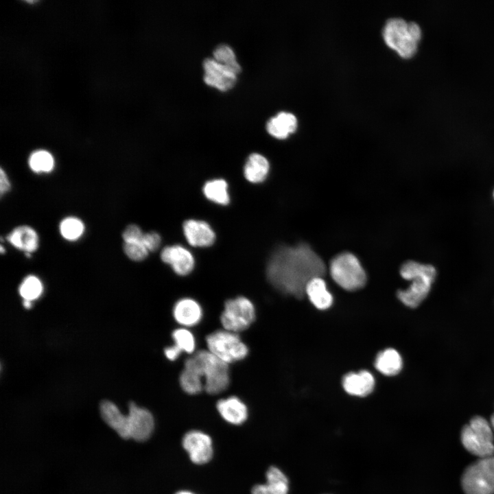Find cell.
Instances as JSON below:
<instances>
[{
  "mask_svg": "<svg viewBox=\"0 0 494 494\" xmlns=\"http://www.w3.org/2000/svg\"><path fill=\"white\" fill-rule=\"evenodd\" d=\"M325 273L322 259L305 244L279 248L266 268L268 279L277 290L299 299L305 296L308 283Z\"/></svg>",
  "mask_w": 494,
  "mask_h": 494,
  "instance_id": "6da1fadb",
  "label": "cell"
},
{
  "mask_svg": "<svg viewBox=\"0 0 494 494\" xmlns=\"http://www.w3.org/2000/svg\"><path fill=\"white\" fill-rule=\"evenodd\" d=\"M401 277L412 281L406 290H399L398 298L411 308L417 307L428 295L436 277L435 267L413 260L405 261L401 267Z\"/></svg>",
  "mask_w": 494,
  "mask_h": 494,
  "instance_id": "7a4b0ae2",
  "label": "cell"
},
{
  "mask_svg": "<svg viewBox=\"0 0 494 494\" xmlns=\"http://www.w3.org/2000/svg\"><path fill=\"white\" fill-rule=\"evenodd\" d=\"M421 36L422 30L417 23L399 17L388 19L383 31L386 43L404 58L415 54Z\"/></svg>",
  "mask_w": 494,
  "mask_h": 494,
  "instance_id": "3957f363",
  "label": "cell"
},
{
  "mask_svg": "<svg viewBox=\"0 0 494 494\" xmlns=\"http://www.w3.org/2000/svg\"><path fill=\"white\" fill-rule=\"evenodd\" d=\"M194 355L201 369L204 390L211 395L224 391L230 384L228 364L208 350H200Z\"/></svg>",
  "mask_w": 494,
  "mask_h": 494,
  "instance_id": "277c9868",
  "label": "cell"
},
{
  "mask_svg": "<svg viewBox=\"0 0 494 494\" xmlns=\"http://www.w3.org/2000/svg\"><path fill=\"white\" fill-rule=\"evenodd\" d=\"M330 274L338 285L349 291L361 289L366 282V275L360 261L349 252L341 253L331 260Z\"/></svg>",
  "mask_w": 494,
  "mask_h": 494,
  "instance_id": "5b68a950",
  "label": "cell"
},
{
  "mask_svg": "<svg viewBox=\"0 0 494 494\" xmlns=\"http://www.w3.org/2000/svg\"><path fill=\"white\" fill-rule=\"evenodd\" d=\"M208 351L226 364L244 359L248 349L237 333L217 330L206 338Z\"/></svg>",
  "mask_w": 494,
  "mask_h": 494,
  "instance_id": "8992f818",
  "label": "cell"
},
{
  "mask_svg": "<svg viewBox=\"0 0 494 494\" xmlns=\"http://www.w3.org/2000/svg\"><path fill=\"white\" fill-rule=\"evenodd\" d=\"M466 494H494V465L491 456L469 466L462 478Z\"/></svg>",
  "mask_w": 494,
  "mask_h": 494,
  "instance_id": "52a82bcc",
  "label": "cell"
},
{
  "mask_svg": "<svg viewBox=\"0 0 494 494\" xmlns=\"http://www.w3.org/2000/svg\"><path fill=\"white\" fill-rule=\"evenodd\" d=\"M255 319V306L244 296L226 301L220 316V322L224 329L237 333L248 329Z\"/></svg>",
  "mask_w": 494,
  "mask_h": 494,
  "instance_id": "ba28073f",
  "label": "cell"
},
{
  "mask_svg": "<svg viewBox=\"0 0 494 494\" xmlns=\"http://www.w3.org/2000/svg\"><path fill=\"white\" fill-rule=\"evenodd\" d=\"M204 82L220 91H226L234 86L237 73L231 67L220 63L213 58L203 60Z\"/></svg>",
  "mask_w": 494,
  "mask_h": 494,
  "instance_id": "9c48e42d",
  "label": "cell"
},
{
  "mask_svg": "<svg viewBox=\"0 0 494 494\" xmlns=\"http://www.w3.org/2000/svg\"><path fill=\"white\" fill-rule=\"evenodd\" d=\"M182 444L189 454L190 460L195 464L207 463L213 456L211 438L200 431L191 430L186 433Z\"/></svg>",
  "mask_w": 494,
  "mask_h": 494,
  "instance_id": "30bf717a",
  "label": "cell"
},
{
  "mask_svg": "<svg viewBox=\"0 0 494 494\" xmlns=\"http://www.w3.org/2000/svg\"><path fill=\"white\" fill-rule=\"evenodd\" d=\"M129 428L130 438L138 442L148 440L152 435L154 421L151 412L145 408L137 406L134 402L129 403Z\"/></svg>",
  "mask_w": 494,
  "mask_h": 494,
  "instance_id": "8fae6325",
  "label": "cell"
},
{
  "mask_svg": "<svg viewBox=\"0 0 494 494\" xmlns=\"http://www.w3.org/2000/svg\"><path fill=\"white\" fill-rule=\"evenodd\" d=\"M162 261L180 275L189 274L194 268V258L189 250L180 245L166 246L161 253Z\"/></svg>",
  "mask_w": 494,
  "mask_h": 494,
  "instance_id": "7c38bea8",
  "label": "cell"
},
{
  "mask_svg": "<svg viewBox=\"0 0 494 494\" xmlns=\"http://www.w3.org/2000/svg\"><path fill=\"white\" fill-rule=\"evenodd\" d=\"M183 230L187 242L192 246H209L215 239L214 231L203 220H187L183 224Z\"/></svg>",
  "mask_w": 494,
  "mask_h": 494,
  "instance_id": "4fadbf2b",
  "label": "cell"
},
{
  "mask_svg": "<svg viewBox=\"0 0 494 494\" xmlns=\"http://www.w3.org/2000/svg\"><path fill=\"white\" fill-rule=\"evenodd\" d=\"M172 313L174 320L185 328L198 325L203 315L200 305L191 298H183L176 301Z\"/></svg>",
  "mask_w": 494,
  "mask_h": 494,
  "instance_id": "5bb4252c",
  "label": "cell"
},
{
  "mask_svg": "<svg viewBox=\"0 0 494 494\" xmlns=\"http://www.w3.org/2000/svg\"><path fill=\"white\" fill-rule=\"evenodd\" d=\"M179 382L182 389L189 395H196L204 390L201 369L194 355L185 360Z\"/></svg>",
  "mask_w": 494,
  "mask_h": 494,
  "instance_id": "9a60e30c",
  "label": "cell"
},
{
  "mask_svg": "<svg viewBox=\"0 0 494 494\" xmlns=\"http://www.w3.org/2000/svg\"><path fill=\"white\" fill-rule=\"evenodd\" d=\"M100 414L104 422L124 439L130 438L129 418L123 414L117 406L110 401H103L99 406Z\"/></svg>",
  "mask_w": 494,
  "mask_h": 494,
  "instance_id": "2e32d148",
  "label": "cell"
},
{
  "mask_svg": "<svg viewBox=\"0 0 494 494\" xmlns=\"http://www.w3.org/2000/svg\"><path fill=\"white\" fill-rule=\"evenodd\" d=\"M375 379L367 370L349 373L342 379V386L349 395L365 397L370 394L374 388Z\"/></svg>",
  "mask_w": 494,
  "mask_h": 494,
  "instance_id": "e0dca14e",
  "label": "cell"
},
{
  "mask_svg": "<svg viewBox=\"0 0 494 494\" xmlns=\"http://www.w3.org/2000/svg\"><path fill=\"white\" fill-rule=\"evenodd\" d=\"M216 408L221 416L233 425H240L248 418L246 405L235 396L220 399Z\"/></svg>",
  "mask_w": 494,
  "mask_h": 494,
  "instance_id": "ac0fdd59",
  "label": "cell"
},
{
  "mask_svg": "<svg viewBox=\"0 0 494 494\" xmlns=\"http://www.w3.org/2000/svg\"><path fill=\"white\" fill-rule=\"evenodd\" d=\"M297 127V119L291 113L281 111L272 117L266 124L269 134L278 139H285Z\"/></svg>",
  "mask_w": 494,
  "mask_h": 494,
  "instance_id": "d6986e66",
  "label": "cell"
},
{
  "mask_svg": "<svg viewBox=\"0 0 494 494\" xmlns=\"http://www.w3.org/2000/svg\"><path fill=\"white\" fill-rule=\"evenodd\" d=\"M461 441L467 450L480 458L491 456L494 454L493 443L480 438L469 425L464 426L462 430Z\"/></svg>",
  "mask_w": 494,
  "mask_h": 494,
  "instance_id": "ffe728a7",
  "label": "cell"
},
{
  "mask_svg": "<svg viewBox=\"0 0 494 494\" xmlns=\"http://www.w3.org/2000/svg\"><path fill=\"white\" fill-rule=\"evenodd\" d=\"M7 239L14 247L27 253L36 250L38 246L37 233L28 226L16 227L8 235Z\"/></svg>",
  "mask_w": 494,
  "mask_h": 494,
  "instance_id": "44dd1931",
  "label": "cell"
},
{
  "mask_svg": "<svg viewBox=\"0 0 494 494\" xmlns=\"http://www.w3.org/2000/svg\"><path fill=\"white\" fill-rule=\"evenodd\" d=\"M269 168V162L265 156L259 153H252L244 165V175L250 183H261L266 178Z\"/></svg>",
  "mask_w": 494,
  "mask_h": 494,
  "instance_id": "7402d4cb",
  "label": "cell"
},
{
  "mask_svg": "<svg viewBox=\"0 0 494 494\" xmlns=\"http://www.w3.org/2000/svg\"><path fill=\"white\" fill-rule=\"evenodd\" d=\"M305 294L318 309H326L333 303V297L327 290L326 283L322 277L313 279L308 283Z\"/></svg>",
  "mask_w": 494,
  "mask_h": 494,
  "instance_id": "603a6c76",
  "label": "cell"
},
{
  "mask_svg": "<svg viewBox=\"0 0 494 494\" xmlns=\"http://www.w3.org/2000/svg\"><path fill=\"white\" fill-rule=\"evenodd\" d=\"M402 364L401 355L393 349H387L381 351L375 361L376 369L387 376L398 374L402 368Z\"/></svg>",
  "mask_w": 494,
  "mask_h": 494,
  "instance_id": "cb8c5ba5",
  "label": "cell"
},
{
  "mask_svg": "<svg viewBox=\"0 0 494 494\" xmlns=\"http://www.w3.org/2000/svg\"><path fill=\"white\" fill-rule=\"evenodd\" d=\"M202 191L208 200L216 204L226 205L230 202L228 184L224 179L217 178L208 180L204 183Z\"/></svg>",
  "mask_w": 494,
  "mask_h": 494,
  "instance_id": "d4e9b609",
  "label": "cell"
},
{
  "mask_svg": "<svg viewBox=\"0 0 494 494\" xmlns=\"http://www.w3.org/2000/svg\"><path fill=\"white\" fill-rule=\"evenodd\" d=\"M266 484L272 494H288L289 481L277 467H270L266 472Z\"/></svg>",
  "mask_w": 494,
  "mask_h": 494,
  "instance_id": "484cf974",
  "label": "cell"
},
{
  "mask_svg": "<svg viewBox=\"0 0 494 494\" xmlns=\"http://www.w3.org/2000/svg\"><path fill=\"white\" fill-rule=\"evenodd\" d=\"M174 345L181 351L193 353L196 349V339L192 332L187 328L181 327L175 329L172 333Z\"/></svg>",
  "mask_w": 494,
  "mask_h": 494,
  "instance_id": "4316f807",
  "label": "cell"
},
{
  "mask_svg": "<svg viewBox=\"0 0 494 494\" xmlns=\"http://www.w3.org/2000/svg\"><path fill=\"white\" fill-rule=\"evenodd\" d=\"M29 164L31 169L35 172H49L53 169L54 161L49 152L45 150H38L31 155Z\"/></svg>",
  "mask_w": 494,
  "mask_h": 494,
  "instance_id": "83f0119b",
  "label": "cell"
},
{
  "mask_svg": "<svg viewBox=\"0 0 494 494\" xmlns=\"http://www.w3.org/2000/svg\"><path fill=\"white\" fill-rule=\"evenodd\" d=\"M213 58L220 63L233 68L237 73L241 71L240 64L236 60L233 49L227 44L217 45L213 51Z\"/></svg>",
  "mask_w": 494,
  "mask_h": 494,
  "instance_id": "f1b7e54d",
  "label": "cell"
},
{
  "mask_svg": "<svg viewBox=\"0 0 494 494\" xmlns=\"http://www.w3.org/2000/svg\"><path fill=\"white\" fill-rule=\"evenodd\" d=\"M43 292L40 281L35 276L27 277L19 287V293L24 300L32 301L38 298Z\"/></svg>",
  "mask_w": 494,
  "mask_h": 494,
  "instance_id": "f546056e",
  "label": "cell"
},
{
  "mask_svg": "<svg viewBox=\"0 0 494 494\" xmlns=\"http://www.w3.org/2000/svg\"><path fill=\"white\" fill-rule=\"evenodd\" d=\"M84 228L82 222L73 217L64 219L60 226L61 235L69 240L78 239L82 235Z\"/></svg>",
  "mask_w": 494,
  "mask_h": 494,
  "instance_id": "4dcf8cb0",
  "label": "cell"
},
{
  "mask_svg": "<svg viewBox=\"0 0 494 494\" xmlns=\"http://www.w3.org/2000/svg\"><path fill=\"white\" fill-rule=\"evenodd\" d=\"M473 432L482 439L493 443V435L491 425L483 417L476 416L473 417L469 424Z\"/></svg>",
  "mask_w": 494,
  "mask_h": 494,
  "instance_id": "1f68e13d",
  "label": "cell"
},
{
  "mask_svg": "<svg viewBox=\"0 0 494 494\" xmlns=\"http://www.w3.org/2000/svg\"><path fill=\"white\" fill-rule=\"evenodd\" d=\"M124 250L126 255L132 260L142 261L148 255V250L142 242L125 243Z\"/></svg>",
  "mask_w": 494,
  "mask_h": 494,
  "instance_id": "d6a6232c",
  "label": "cell"
},
{
  "mask_svg": "<svg viewBox=\"0 0 494 494\" xmlns=\"http://www.w3.org/2000/svg\"><path fill=\"white\" fill-rule=\"evenodd\" d=\"M144 233L141 229L135 224H130L126 227L123 233V239L125 243L142 242Z\"/></svg>",
  "mask_w": 494,
  "mask_h": 494,
  "instance_id": "836d02e7",
  "label": "cell"
},
{
  "mask_svg": "<svg viewBox=\"0 0 494 494\" xmlns=\"http://www.w3.org/2000/svg\"><path fill=\"white\" fill-rule=\"evenodd\" d=\"M161 236L156 232L152 231L144 233L143 243L148 251H154L161 244Z\"/></svg>",
  "mask_w": 494,
  "mask_h": 494,
  "instance_id": "e575fe53",
  "label": "cell"
},
{
  "mask_svg": "<svg viewBox=\"0 0 494 494\" xmlns=\"http://www.w3.org/2000/svg\"><path fill=\"white\" fill-rule=\"evenodd\" d=\"M165 357L170 361H174L177 360L182 351L174 344L170 346H167L164 350Z\"/></svg>",
  "mask_w": 494,
  "mask_h": 494,
  "instance_id": "d590c367",
  "label": "cell"
},
{
  "mask_svg": "<svg viewBox=\"0 0 494 494\" xmlns=\"http://www.w3.org/2000/svg\"><path fill=\"white\" fill-rule=\"evenodd\" d=\"M0 191L2 195L3 193L8 191L10 188V183L8 178L6 174L4 171L1 169L0 170Z\"/></svg>",
  "mask_w": 494,
  "mask_h": 494,
  "instance_id": "8d00e7d4",
  "label": "cell"
},
{
  "mask_svg": "<svg viewBox=\"0 0 494 494\" xmlns=\"http://www.w3.org/2000/svg\"><path fill=\"white\" fill-rule=\"evenodd\" d=\"M252 494H272L266 484L255 485L252 489Z\"/></svg>",
  "mask_w": 494,
  "mask_h": 494,
  "instance_id": "74e56055",
  "label": "cell"
},
{
  "mask_svg": "<svg viewBox=\"0 0 494 494\" xmlns=\"http://www.w3.org/2000/svg\"><path fill=\"white\" fill-rule=\"evenodd\" d=\"M32 301L23 300V306L27 308L30 309L32 307Z\"/></svg>",
  "mask_w": 494,
  "mask_h": 494,
  "instance_id": "f35d334b",
  "label": "cell"
},
{
  "mask_svg": "<svg viewBox=\"0 0 494 494\" xmlns=\"http://www.w3.org/2000/svg\"><path fill=\"white\" fill-rule=\"evenodd\" d=\"M176 494H194V493L189 492V491H179V492L176 493Z\"/></svg>",
  "mask_w": 494,
  "mask_h": 494,
  "instance_id": "ab89813d",
  "label": "cell"
},
{
  "mask_svg": "<svg viewBox=\"0 0 494 494\" xmlns=\"http://www.w3.org/2000/svg\"><path fill=\"white\" fill-rule=\"evenodd\" d=\"M491 425L494 430V414L491 416Z\"/></svg>",
  "mask_w": 494,
  "mask_h": 494,
  "instance_id": "60d3db41",
  "label": "cell"
},
{
  "mask_svg": "<svg viewBox=\"0 0 494 494\" xmlns=\"http://www.w3.org/2000/svg\"><path fill=\"white\" fill-rule=\"evenodd\" d=\"M0 248H1V252L3 253L5 252V250L3 249V246H1Z\"/></svg>",
  "mask_w": 494,
  "mask_h": 494,
  "instance_id": "b9f144b4",
  "label": "cell"
},
{
  "mask_svg": "<svg viewBox=\"0 0 494 494\" xmlns=\"http://www.w3.org/2000/svg\"><path fill=\"white\" fill-rule=\"evenodd\" d=\"M491 458L492 462H493V465H494V456H493V455L491 456Z\"/></svg>",
  "mask_w": 494,
  "mask_h": 494,
  "instance_id": "7bdbcfd3",
  "label": "cell"
},
{
  "mask_svg": "<svg viewBox=\"0 0 494 494\" xmlns=\"http://www.w3.org/2000/svg\"><path fill=\"white\" fill-rule=\"evenodd\" d=\"M493 196H494V193H493Z\"/></svg>",
  "mask_w": 494,
  "mask_h": 494,
  "instance_id": "ee69618b",
  "label": "cell"
}]
</instances>
